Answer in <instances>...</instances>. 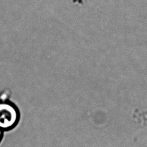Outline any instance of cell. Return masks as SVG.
<instances>
[{
	"mask_svg": "<svg viewBox=\"0 0 147 147\" xmlns=\"http://www.w3.org/2000/svg\"><path fill=\"white\" fill-rule=\"evenodd\" d=\"M20 119V113L17 107L9 102H0V129L3 131L14 127Z\"/></svg>",
	"mask_w": 147,
	"mask_h": 147,
	"instance_id": "1",
	"label": "cell"
},
{
	"mask_svg": "<svg viewBox=\"0 0 147 147\" xmlns=\"http://www.w3.org/2000/svg\"><path fill=\"white\" fill-rule=\"evenodd\" d=\"M3 130L1 129H0V142H1V140H2V136H3Z\"/></svg>",
	"mask_w": 147,
	"mask_h": 147,
	"instance_id": "2",
	"label": "cell"
}]
</instances>
